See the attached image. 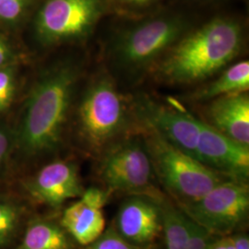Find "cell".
Instances as JSON below:
<instances>
[{
    "mask_svg": "<svg viewBox=\"0 0 249 249\" xmlns=\"http://www.w3.org/2000/svg\"><path fill=\"white\" fill-rule=\"evenodd\" d=\"M82 72L80 63L67 58L37 77L13 126L10 172L27 169L62 149Z\"/></svg>",
    "mask_w": 249,
    "mask_h": 249,
    "instance_id": "cell-1",
    "label": "cell"
},
{
    "mask_svg": "<svg viewBox=\"0 0 249 249\" xmlns=\"http://www.w3.org/2000/svg\"><path fill=\"white\" fill-rule=\"evenodd\" d=\"M244 44V28L237 19L215 17L201 26L191 28L148 75L170 86L201 84L231 65Z\"/></svg>",
    "mask_w": 249,
    "mask_h": 249,
    "instance_id": "cell-2",
    "label": "cell"
},
{
    "mask_svg": "<svg viewBox=\"0 0 249 249\" xmlns=\"http://www.w3.org/2000/svg\"><path fill=\"white\" fill-rule=\"evenodd\" d=\"M71 122L76 145L94 160L141 127L131 95L120 90L115 76L107 70L87 82L74 104Z\"/></svg>",
    "mask_w": 249,
    "mask_h": 249,
    "instance_id": "cell-3",
    "label": "cell"
},
{
    "mask_svg": "<svg viewBox=\"0 0 249 249\" xmlns=\"http://www.w3.org/2000/svg\"><path fill=\"white\" fill-rule=\"evenodd\" d=\"M191 28L186 17L176 13L141 20L119 31L111 40L108 61L125 79H141Z\"/></svg>",
    "mask_w": 249,
    "mask_h": 249,
    "instance_id": "cell-4",
    "label": "cell"
},
{
    "mask_svg": "<svg viewBox=\"0 0 249 249\" xmlns=\"http://www.w3.org/2000/svg\"><path fill=\"white\" fill-rule=\"evenodd\" d=\"M140 134L151 159L155 178L177 205L195 201L214 187L231 179L207 167L151 127L141 124Z\"/></svg>",
    "mask_w": 249,
    "mask_h": 249,
    "instance_id": "cell-5",
    "label": "cell"
},
{
    "mask_svg": "<svg viewBox=\"0 0 249 249\" xmlns=\"http://www.w3.org/2000/svg\"><path fill=\"white\" fill-rule=\"evenodd\" d=\"M95 160L99 181L111 194L154 197L160 192L153 185L155 175L140 131L114 144Z\"/></svg>",
    "mask_w": 249,
    "mask_h": 249,
    "instance_id": "cell-6",
    "label": "cell"
},
{
    "mask_svg": "<svg viewBox=\"0 0 249 249\" xmlns=\"http://www.w3.org/2000/svg\"><path fill=\"white\" fill-rule=\"evenodd\" d=\"M105 11V0H46L36 15V39L44 46L83 41Z\"/></svg>",
    "mask_w": 249,
    "mask_h": 249,
    "instance_id": "cell-7",
    "label": "cell"
},
{
    "mask_svg": "<svg viewBox=\"0 0 249 249\" xmlns=\"http://www.w3.org/2000/svg\"><path fill=\"white\" fill-rule=\"evenodd\" d=\"M177 206L211 235L229 236L248 221L249 184L230 179L195 201Z\"/></svg>",
    "mask_w": 249,
    "mask_h": 249,
    "instance_id": "cell-8",
    "label": "cell"
},
{
    "mask_svg": "<svg viewBox=\"0 0 249 249\" xmlns=\"http://www.w3.org/2000/svg\"><path fill=\"white\" fill-rule=\"evenodd\" d=\"M134 113L140 124L151 127L171 144L196 159L200 119L177 100L167 103L147 93L131 95ZM197 160V159H196Z\"/></svg>",
    "mask_w": 249,
    "mask_h": 249,
    "instance_id": "cell-9",
    "label": "cell"
},
{
    "mask_svg": "<svg viewBox=\"0 0 249 249\" xmlns=\"http://www.w3.org/2000/svg\"><path fill=\"white\" fill-rule=\"evenodd\" d=\"M18 183V187H13L32 206L40 205L53 210L70 199L78 198L85 189L78 164L69 159L48 160Z\"/></svg>",
    "mask_w": 249,
    "mask_h": 249,
    "instance_id": "cell-10",
    "label": "cell"
},
{
    "mask_svg": "<svg viewBox=\"0 0 249 249\" xmlns=\"http://www.w3.org/2000/svg\"><path fill=\"white\" fill-rule=\"evenodd\" d=\"M196 159L227 178L248 183L249 147L218 132L200 120Z\"/></svg>",
    "mask_w": 249,
    "mask_h": 249,
    "instance_id": "cell-11",
    "label": "cell"
},
{
    "mask_svg": "<svg viewBox=\"0 0 249 249\" xmlns=\"http://www.w3.org/2000/svg\"><path fill=\"white\" fill-rule=\"evenodd\" d=\"M111 195L104 187H90L63 211L59 223L78 246H88L106 230L104 208Z\"/></svg>",
    "mask_w": 249,
    "mask_h": 249,
    "instance_id": "cell-12",
    "label": "cell"
},
{
    "mask_svg": "<svg viewBox=\"0 0 249 249\" xmlns=\"http://www.w3.org/2000/svg\"><path fill=\"white\" fill-rule=\"evenodd\" d=\"M114 227L128 243L142 249L150 248L162 231L158 200L145 195H130L120 206Z\"/></svg>",
    "mask_w": 249,
    "mask_h": 249,
    "instance_id": "cell-13",
    "label": "cell"
},
{
    "mask_svg": "<svg viewBox=\"0 0 249 249\" xmlns=\"http://www.w3.org/2000/svg\"><path fill=\"white\" fill-rule=\"evenodd\" d=\"M197 106L196 116L203 123L249 147V91L224 95Z\"/></svg>",
    "mask_w": 249,
    "mask_h": 249,
    "instance_id": "cell-14",
    "label": "cell"
},
{
    "mask_svg": "<svg viewBox=\"0 0 249 249\" xmlns=\"http://www.w3.org/2000/svg\"><path fill=\"white\" fill-rule=\"evenodd\" d=\"M34 208L14 187L0 190V249L17 246L35 214Z\"/></svg>",
    "mask_w": 249,
    "mask_h": 249,
    "instance_id": "cell-15",
    "label": "cell"
},
{
    "mask_svg": "<svg viewBox=\"0 0 249 249\" xmlns=\"http://www.w3.org/2000/svg\"><path fill=\"white\" fill-rule=\"evenodd\" d=\"M249 60H239L218 73L217 78L210 79L191 90L182 99L188 103L200 105L211 100L231 93L249 91Z\"/></svg>",
    "mask_w": 249,
    "mask_h": 249,
    "instance_id": "cell-16",
    "label": "cell"
},
{
    "mask_svg": "<svg viewBox=\"0 0 249 249\" xmlns=\"http://www.w3.org/2000/svg\"><path fill=\"white\" fill-rule=\"evenodd\" d=\"M76 246L59 219L35 213L13 249H76Z\"/></svg>",
    "mask_w": 249,
    "mask_h": 249,
    "instance_id": "cell-17",
    "label": "cell"
},
{
    "mask_svg": "<svg viewBox=\"0 0 249 249\" xmlns=\"http://www.w3.org/2000/svg\"><path fill=\"white\" fill-rule=\"evenodd\" d=\"M160 206L162 231L164 232L166 249H186L188 240L187 217L171 203L162 193L155 197Z\"/></svg>",
    "mask_w": 249,
    "mask_h": 249,
    "instance_id": "cell-18",
    "label": "cell"
},
{
    "mask_svg": "<svg viewBox=\"0 0 249 249\" xmlns=\"http://www.w3.org/2000/svg\"><path fill=\"white\" fill-rule=\"evenodd\" d=\"M13 149V126L0 120V190L9 185Z\"/></svg>",
    "mask_w": 249,
    "mask_h": 249,
    "instance_id": "cell-19",
    "label": "cell"
},
{
    "mask_svg": "<svg viewBox=\"0 0 249 249\" xmlns=\"http://www.w3.org/2000/svg\"><path fill=\"white\" fill-rule=\"evenodd\" d=\"M35 0H0V24L14 26L26 16Z\"/></svg>",
    "mask_w": 249,
    "mask_h": 249,
    "instance_id": "cell-20",
    "label": "cell"
},
{
    "mask_svg": "<svg viewBox=\"0 0 249 249\" xmlns=\"http://www.w3.org/2000/svg\"><path fill=\"white\" fill-rule=\"evenodd\" d=\"M16 66L0 68V114L9 109L16 93Z\"/></svg>",
    "mask_w": 249,
    "mask_h": 249,
    "instance_id": "cell-21",
    "label": "cell"
},
{
    "mask_svg": "<svg viewBox=\"0 0 249 249\" xmlns=\"http://www.w3.org/2000/svg\"><path fill=\"white\" fill-rule=\"evenodd\" d=\"M84 248L85 249H142L124 240L114 226L105 230L96 240Z\"/></svg>",
    "mask_w": 249,
    "mask_h": 249,
    "instance_id": "cell-22",
    "label": "cell"
},
{
    "mask_svg": "<svg viewBox=\"0 0 249 249\" xmlns=\"http://www.w3.org/2000/svg\"><path fill=\"white\" fill-rule=\"evenodd\" d=\"M188 240L186 249H210L213 236L187 217Z\"/></svg>",
    "mask_w": 249,
    "mask_h": 249,
    "instance_id": "cell-23",
    "label": "cell"
},
{
    "mask_svg": "<svg viewBox=\"0 0 249 249\" xmlns=\"http://www.w3.org/2000/svg\"><path fill=\"white\" fill-rule=\"evenodd\" d=\"M19 54L15 47L5 36L0 35V68L16 66Z\"/></svg>",
    "mask_w": 249,
    "mask_h": 249,
    "instance_id": "cell-24",
    "label": "cell"
},
{
    "mask_svg": "<svg viewBox=\"0 0 249 249\" xmlns=\"http://www.w3.org/2000/svg\"><path fill=\"white\" fill-rule=\"evenodd\" d=\"M116 4L125 9H139L149 6L157 0H115Z\"/></svg>",
    "mask_w": 249,
    "mask_h": 249,
    "instance_id": "cell-25",
    "label": "cell"
},
{
    "mask_svg": "<svg viewBox=\"0 0 249 249\" xmlns=\"http://www.w3.org/2000/svg\"><path fill=\"white\" fill-rule=\"evenodd\" d=\"M210 249H235L233 243L231 240V235L229 236H223L218 237L217 239H213Z\"/></svg>",
    "mask_w": 249,
    "mask_h": 249,
    "instance_id": "cell-26",
    "label": "cell"
},
{
    "mask_svg": "<svg viewBox=\"0 0 249 249\" xmlns=\"http://www.w3.org/2000/svg\"><path fill=\"white\" fill-rule=\"evenodd\" d=\"M235 249H249V235L247 234H235L231 236Z\"/></svg>",
    "mask_w": 249,
    "mask_h": 249,
    "instance_id": "cell-27",
    "label": "cell"
}]
</instances>
